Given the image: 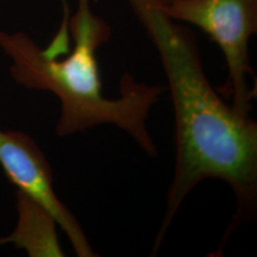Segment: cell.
I'll list each match as a JSON object with an SVG mask.
<instances>
[{"instance_id":"5b68a950","label":"cell","mask_w":257,"mask_h":257,"mask_svg":"<svg viewBox=\"0 0 257 257\" xmlns=\"http://www.w3.org/2000/svg\"><path fill=\"white\" fill-rule=\"evenodd\" d=\"M17 227L11 234L0 238V245L12 243L27 250L31 257L64 256L57 239V223L47 208L17 189Z\"/></svg>"},{"instance_id":"8992f818","label":"cell","mask_w":257,"mask_h":257,"mask_svg":"<svg viewBox=\"0 0 257 257\" xmlns=\"http://www.w3.org/2000/svg\"><path fill=\"white\" fill-rule=\"evenodd\" d=\"M154 2L157 3V4L161 6H165V5L172 4V3H174V2H178V0H154Z\"/></svg>"},{"instance_id":"3957f363","label":"cell","mask_w":257,"mask_h":257,"mask_svg":"<svg viewBox=\"0 0 257 257\" xmlns=\"http://www.w3.org/2000/svg\"><path fill=\"white\" fill-rule=\"evenodd\" d=\"M160 8L174 21L201 29L219 46L229 72L224 92L234 110L249 114L256 96L249 86L253 73L248 47L257 31V0H178Z\"/></svg>"},{"instance_id":"7a4b0ae2","label":"cell","mask_w":257,"mask_h":257,"mask_svg":"<svg viewBox=\"0 0 257 257\" xmlns=\"http://www.w3.org/2000/svg\"><path fill=\"white\" fill-rule=\"evenodd\" d=\"M68 31L74 46L62 59L49 55L24 32L0 31V48L11 59L12 78L29 89L56 95L61 104L57 136L66 137L98 125L113 124L143 152L156 156L157 148L147 121L165 87L138 82L125 73L120 80V95L106 98L96 50L110 40V27L93 12L91 0H78L76 12L69 17Z\"/></svg>"},{"instance_id":"277c9868","label":"cell","mask_w":257,"mask_h":257,"mask_svg":"<svg viewBox=\"0 0 257 257\" xmlns=\"http://www.w3.org/2000/svg\"><path fill=\"white\" fill-rule=\"evenodd\" d=\"M0 166L18 191L50 212L76 255L96 256L78 219L57 197L49 161L30 136L21 131L0 130Z\"/></svg>"},{"instance_id":"6da1fadb","label":"cell","mask_w":257,"mask_h":257,"mask_svg":"<svg viewBox=\"0 0 257 257\" xmlns=\"http://www.w3.org/2000/svg\"><path fill=\"white\" fill-rule=\"evenodd\" d=\"M126 2L159 53L174 112V175L153 252L160 249L189 193L208 179L225 182L236 201L223 243L256 216L257 123L212 87L197 37L188 28L168 17L154 0Z\"/></svg>"}]
</instances>
